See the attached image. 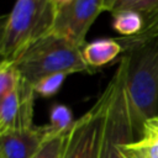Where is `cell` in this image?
Segmentation results:
<instances>
[{"label": "cell", "instance_id": "1", "mask_svg": "<svg viewBox=\"0 0 158 158\" xmlns=\"http://www.w3.org/2000/svg\"><path fill=\"white\" fill-rule=\"evenodd\" d=\"M128 65L125 90L135 139L142 136L146 121L158 107V37L127 52Z\"/></svg>", "mask_w": 158, "mask_h": 158}, {"label": "cell", "instance_id": "2", "mask_svg": "<svg viewBox=\"0 0 158 158\" xmlns=\"http://www.w3.org/2000/svg\"><path fill=\"white\" fill-rule=\"evenodd\" d=\"M20 77L35 85L52 74L91 72L85 63L83 48L54 32L30 44L14 62Z\"/></svg>", "mask_w": 158, "mask_h": 158}, {"label": "cell", "instance_id": "3", "mask_svg": "<svg viewBox=\"0 0 158 158\" xmlns=\"http://www.w3.org/2000/svg\"><path fill=\"white\" fill-rule=\"evenodd\" d=\"M58 7L56 0H16L2 26L1 60L14 62L30 44L53 32Z\"/></svg>", "mask_w": 158, "mask_h": 158}, {"label": "cell", "instance_id": "4", "mask_svg": "<svg viewBox=\"0 0 158 158\" xmlns=\"http://www.w3.org/2000/svg\"><path fill=\"white\" fill-rule=\"evenodd\" d=\"M117 75H112L93 106L68 131L62 158H101L105 125L116 90Z\"/></svg>", "mask_w": 158, "mask_h": 158}, {"label": "cell", "instance_id": "5", "mask_svg": "<svg viewBox=\"0 0 158 158\" xmlns=\"http://www.w3.org/2000/svg\"><path fill=\"white\" fill-rule=\"evenodd\" d=\"M102 11V0H68L58 7L53 32L83 48L86 33Z\"/></svg>", "mask_w": 158, "mask_h": 158}, {"label": "cell", "instance_id": "6", "mask_svg": "<svg viewBox=\"0 0 158 158\" xmlns=\"http://www.w3.org/2000/svg\"><path fill=\"white\" fill-rule=\"evenodd\" d=\"M35 88L22 78L17 88L0 99V133L12 130H25L33 126Z\"/></svg>", "mask_w": 158, "mask_h": 158}, {"label": "cell", "instance_id": "7", "mask_svg": "<svg viewBox=\"0 0 158 158\" xmlns=\"http://www.w3.org/2000/svg\"><path fill=\"white\" fill-rule=\"evenodd\" d=\"M53 135L49 125L0 133V158H32Z\"/></svg>", "mask_w": 158, "mask_h": 158}, {"label": "cell", "instance_id": "8", "mask_svg": "<svg viewBox=\"0 0 158 158\" xmlns=\"http://www.w3.org/2000/svg\"><path fill=\"white\" fill-rule=\"evenodd\" d=\"M122 46L117 38H104L83 47V57L85 63L90 68H99L112 62L120 53H122Z\"/></svg>", "mask_w": 158, "mask_h": 158}, {"label": "cell", "instance_id": "9", "mask_svg": "<svg viewBox=\"0 0 158 158\" xmlns=\"http://www.w3.org/2000/svg\"><path fill=\"white\" fill-rule=\"evenodd\" d=\"M143 17V28L139 33L131 37H118L117 41L121 43L125 52L141 46L156 37H158V2L144 12H141Z\"/></svg>", "mask_w": 158, "mask_h": 158}, {"label": "cell", "instance_id": "10", "mask_svg": "<svg viewBox=\"0 0 158 158\" xmlns=\"http://www.w3.org/2000/svg\"><path fill=\"white\" fill-rule=\"evenodd\" d=\"M112 27L121 37H131L139 33L143 28V17L139 11L125 10L112 14Z\"/></svg>", "mask_w": 158, "mask_h": 158}, {"label": "cell", "instance_id": "11", "mask_svg": "<svg viewBox=\"0 0 158 158\" xmlns=\"http://www.w3.org/2000/svg\"><path fill=\"white\" fill-rule=\"evenodd\" d=\"M21 77L12 62L1 60L0 63V99L12 93L20 81Z\"/></svg>", "mask_w": 158, "mask_h": 158}, {"label": "cell", "instance_id": "12", "mask_svg": "<svg viewBox=\"0 0 158 158\" xmlns=\"http://www.w3.org/2000/svg\"><path fill=\"white\" fill-rule=\"evenodd\" d=\"M68 131L53 135L49 138H47L32 158H62Z\"/></svg>", "mask_w": 158, "mask_h": 158}, {"label": "cell", "instance_id": "13", "mask_svg": "<svg viewBox=\"0 0 158 158\" xmlns=\"http://www.w3.org/2000/svg\"><path fill=\"white\" fill-rule=\"evenodd\" d=\"M73 116L69 107L64 105H56L51 110L49 127L53 133H63L67 132L73 125Z\"/></svg>", "mask_w": 158, "mask_h": 158}, {"label": "cell", "instance_id": "14", "mask_svg": "<svg viewBox=\"0 0 158 158\" xmlns=\"http://www.w3.org/2000/svg\"><path fill=\"white\" fill-rule=\"evenodd\" d=\"M67 74H52L48 77L42 78L36 85H35V93L36 95L43 96V98H49L53 96L54 94L58 93L60 89Z\"/></svg>", "mask_w": 158, "mask_h": 158}, {"label": "cell", "instance_id": "15", "mask_svg": "<svg viewBox=\"0 0 158 158\" xmlns=\"http://www.w3.org/2000/svg\"><path fill=\"white\" fill-rule=\"evenodd\" d=\"M102 1H104V11L116 14L118 11H125V10L139 11L143 0H102Z\"/></svg>", "mask_w": 158, "mask_h": 158}, {"label": "cell", "instance_id": "16", "mask_svg": "<svg viewBox=\"0 0 158 158\" xmlns=\"http://www.w3.org/2000/svg\"><path fill=\"white\" fill-rule=\"evenodd\" d=\"M143 135H152V136H158V121L152 117L148 121H146L144 126H143V131H142V136ZM141 136V137H142Z\"/></svg>", "mask_w": 158, "mask_h": 158}, {"label": "cell", "instance_id": "17", "mask_svg": "<svg viewBox=\"0 0 158 158\" xmlns=\"http://www.w3.org/2000/svg\"><path fill=\"white\" fill-rule=\"evenodd\" d=\"M157 2H158V0H143L142 1V5H141V9H139V12L147 11L148 9H151L152 6H154Z\"/></svg>", "mask_w": 158, "mask_h": 158}, {"label": "cell", "instance_id": "18", "mask_svg": "<svg viewBox=\"0 0 158 158\" xmlns=\"http://www.w3.org/2000/svg\"><path fill=\"white\" fill-rule=\"evenodd\" d=\"M154 118H156V120H157V121H158V114H157V115H156V116H154Z\"/></svg>", "mask_w": 158, "mask_h": 158}]
</instances>
